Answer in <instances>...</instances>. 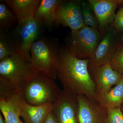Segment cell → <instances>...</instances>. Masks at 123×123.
I'll return each instance as SVG.
<instances>
[{
    "instance_id": "obj_29",
    "label": "cell",
    "mask_w": 123,
    "mask_h": 123,
    "mask_svg": "<svg viewBox=\"0 0 123 123\" xmlns=\"http://www.w3.org/2000/svg\"><path fill=\"white\" fill-rule=\"evenodd\" d=\"M123 106V105H122V106Z\"/></svg>"
},
{
    "instance_id": "obj_16",
    "label": "cell",
    "mask_w": 123,
    "mask_h": 123,
    "mask_svg": "<svg viewBox=\"0 0 123 123\" xmlns=\"http://www.w3.org/2000/svg\"><path fill=\"white\" fill-rule=\"evenodd\" d=\"M53 108L52 103L32 106L25 102L23 105L21 117L26 123H43Z\"/></svg>"
},
{
    "instance_id": "obj_7",
    "label": "cell",
    "mask_w": 123,
    "mask_h": 123,
    "mask_svg": "<svg viewBox=\"0 0 123 123\" xmlns=\"http://www.w3.org/2000/svg\"><path fill=\"white\" fill-rule=\"evenodd\" d=\"M25 102L21 90L0 82V110L5 123H20L23 105Z\"/></svg>"
},
{
    "instance_id": "obj_28",
    "label": "cell",
    "mask_w": 123,
    "mask_h": 123,
    "mask_svg": "<svg viewBox=\"0 0 123 123\" xmlns=\"http://www.w3.org/2000/svg\"><path fill=\"white\" fill-rule=\"evenodd\" d=\"M23 123V122H22H22H21V123Z\"/></svg>"
},
{
    "instance_id": "obj_19",
    "label": "cell",
    "mask_w": 123,
    "mask_h": 123,
    "mask_svg": "<svg viewBox=\"0 0 123 123\" xmlns=\"http://www.w3.org/2000/svg\"><path fill=\"white\" fill-rule=\"evenodd\" d=\"M18 22L17 18L13 12L10 9L7 5L4 3L0 4V32L7 31Z\"/></svg>"
},
{
    "instance_id": "obj_3",
    "label": "cell",
    "mask_w": 123,
    "mask_h": 123,
    "mask_svg": "<svg viewBox=\"0 0 123 123\" xmlns=\"http://www.w3.org/2000/svg\"><path fill=\"white\" fill-rule=\"evenodd\" d=\"M60 51L56 45L48 40L43 38L36 41L30 50L33 68L55 80L57 78Z\"/></svg>"
},
{
    "instance_id": "obj_26",
    "label": "cell",
    "mask_w": 123,
    "mask_h": 123,
    "mask_svg": "<svg viewBox=\"0 0 123 123\" xmlns=\"http://www.w3.org/2000/svg\"><path fill=\"white\" fill-rule=\"evenodd\" d=\"M121 40L123 42V35L122 36V37H121Z\"/></svg>"
},
{
    "instance_id": "obj_5",
    "label": "cell",
    "mask_w": 123,
    "mask_h": 123,
    "mask_svg": "<svg viewBox=\"0 0 123 123\" xmlns=\"http://www.w3.org/2000/svg\"><path fill=\"white\" fill-rule=\"evenodd\" d=\"M98 30L86 26L71 31L67 49L80 59H92L99 43Z\"/></svg>"
},
{
    "instance_id": "obj_31",
    "label": "cell",
    "mask_w": 123,
    "mask_h": 123,
    "mask_svg": "<svg viewBox=\"0 0 123 123\" xmlns=\"http://www.w3.org/2000/svg\"></svg>"
},
{
    "instance_id": "obj_6",
    "label": "cell",
    "mask_w": 123,
    "mask_h": 123,
    "mask_svg": "<svg viewBox=\"0 0 123 123\" xmlns=\"http://www.w3.org/2000/svg\"><path fill=\"white\" fill-rule=\"evenodd\" d=\"M42 26L32 18L18 22L12 33L18 50L24 59L30 62L31 48L40 34Z\"/></svg>"
},
{
    "instance_id": "obj_9",
    "label": "cell",
    "mask_w": 123,
    "mask_h": 123,
    "mask_svg": "<svg viewBox=\"0 0 123 123\" xmlns=\"http://www.w3.org/2000/svg\"><path fill=\"white\" fill-rule=\"evenodd\" d=\"M52 104V111L55 117L57 123H78L76 95L61 90Z\"/></svg>"
},
{
    "instance_id": "obj_21",
    "label": "cell",
    "mask_w": 123,
    "mask_h": 123,
    "mask_svg": "<svg viewBox=\"0 0 123 123\" xmlns=\"http://www.w3.org/2000/svg\"><path fill=\"white\" fill-rule=\"evenodd\" d=\"M105 123H123V112L121 107L106 109Z\"/></svg>"
},
{
    "instance_id": "obj_17",
    "label": "cell",
    "mask_w": 123,
    "mask_h": 123,
    "mask_svg": "<svg viewBox=\"0 0 123 123\" xmlns=\"http://www.w3.org/2000/svg\"><path fill=\"white\" fill-rule=\"evenodd\" d=\"M97 101L107 109L121 107L123 104V76L120 82L104 94L98 95Z\"/></svg>"
},
{
    "instance_id": "obj_11",
    "label": "cell",
    "mask_w": 123,
    "mask_h": 123,
    "mask_svg": "<svg viewBox=\"0 0 123 123\" xmlns=\"http://www.w3.org/2000/svg\"><path fill=\"white\" fill-rule=\"evenodd\" d=\"M95 86L97 95L104 94L118 84L123 75L114 70L110 63L89 69Z\"/></svg>"
},
{
    "instance_id": "obj_27",
    "label": "cell",
    "mask_w": 123,
    "mask_h": 123,
    "mask_svg": "<svg viewBox=\"0 0 123 123\" xmlns=\"http://www.w3.org/2000/svg\"><path fill=\"white\" fill-rule=\"evenodd\" d=\"M121 110H122V111H123V106L121 107Z\"/></svg>"
},
{
    "instance_id": "obj_18",
    "label": "cell",
    "mask_w": 123,
    "mask_h": 123,
    "mask_svg": "<svg viewBox=\"0 0 123 123\" xmlns=\"http://www.w3.org/2000/svg\"><path fill=\"white\" fill-rule=\"evenodd\" d=\"M17 54L20 53L15 44L12 33L0 32V61Z\"/></svg>"
},
{
    "instance_id": "obj_20",
    "label": "cell",
    "mask_w": 123,
    "mask_h": 123,
    "mask_svg": "<svg viewBox=\"0 0 123 123\" xmlns=\"http://www.w3.org/2000/svg\"><path fill=\"white\" fill-rule=\"evenodd\" d=\"M81 9L83 20L86 25L98 30V24L97 18L88 1H82Z\"/></svg>"
},
{
    "instance_id": "obj_1",
    "label": "cell",
    "mask_w": 123,
    "mask_h": 123,
    "mask_svg": "<svg viewBox=\"0 0 123 123\" xmlns=\"http://www.w3.org/2000/svg\"><path fill=\"white\" fill-rule=\"evenodd\" d=\"M89 59H80L67 48L60 51L57 78L63 90L72 94L84 95L97 101L95 86L88 68Z\"/></svg>"
},
{
    "instance_id": "obj_4",
    "label": "cell",
    "mask_w": 123,
    "mask_h": 123,
    "mask_svg": "<svg viewBox=\"0 0 123 123\" xmlns=\"http://www.w3.org/2000/svg\"><path fill=\"white\" fill-rule=\"evenodd\" d=\"M34 69L21 54L14 55L0 61V82L20 90Z\"/></svg>"
},
{
    "instance_id": "obj_12",
    "label": "cell",
    "mask_w": 123,
    "mask_h": 123,
    "mask_svg": "<svg viewBox=\"0 0 123 123\" xmlns=\"http://www.w3.org/2000/svg\"><path fill=\"white\" fill-rule=\"evenodd\" d=\"M97 46L93 56L90 60L89 69L110 63L116 50L115 30L110 27Z\"/></svg>"
},
{
    "instance_id": "obj_8",
    "label": "cell",
    "mask_w": 123,
    "mask_h": 123,
    "mask_svg": "<svg viewBox=\"0 0 123 123\" xmlns=\"http://www.w3.org/2000/svg\"><path fill=\"white\" fill-rule=\"evenodd\" d=\"M82 1L61 0L55 12V25L68 27L72 31L86 26L82 16Z\"/></svg>"
},
{
    "instance_id": "obj_25",
    "label": "cell",
    "mask_w": 123,
    "mask_h": 123,
    "mask_svg": "<svg viewBox=\"0 0 123 123\" xmlns=\"http://www.w3.org/2000/svg\"><path fill=\"white\" fill-rule=\"evenodd\" d=\"M0 123H5L4 119L2 118V115L1 113H0Z\"/></svg>"
},
{
    "instance_id": "obj_24",
    "label": "cell",
    "mask_w": 123,
    "mask_h": 123,
    "mask_svg": "<svg viewBox=\"0 0 123 123\" xmlns=\"http://www.w3.org/2000/svg\"><path fill=\"white\" fill-rule=\"evenodd\" d=\"M43 123H57L55 117L52 111L48 115Z\"/></svg>"
},
{
    "instance_id": "obj_15",
    "label": "cell",
    "mask_w": 123,
    "mask_h": 123,
    "mask_svg": "<svg viewBox=\"0 0 123 123\" xmlns=\"http://www.w3.org/2000/svg\"><path fill=\"white\" fill-rule=\"evenodd\" d=\"M40 0H6L4 1L11 8L18 22L34 17Z\"/></svg>"
},
{
    "instance_id": "obj_22",
    "label": "cell",
    "mask_w": 123,
    "mask_h": 123,
    "mask_svg": "<svg viewBox=\"0 0 123 123\" xmlns=\"http://www.w3.org/2000/svg\"><path fill=\"white\" fill-rule=\"evenodd\" d=\"M110 63L114 70L123 75V48L116 49Z\"/></svg>"
},
{
    "instance_id": "obj_14",
    "label": "cell",
    "mask_w": 123,
    "mask_h": 123,
    "mask_svg": "<svg viewBox=\"0 0 123 123\" xmlns=\"http://www.w3.org/2000/svg\"><path fill=\"white\" fill-rule=\"evenodd\" d=\"M61 0H42L34 18L42 26L50 29L55 24V12Z\"/></svg>"
},
{
    "instance_id": "obj_13",
    "label": "cell",
    "mask_w": 123,
    "mask_h": 123,
    "mask_svg": "<svg viewBox=\"0 0 123 123\" xmlns=\"http://www.w3.org/2000/svg\"><path fill=\"white\" fill-rule=\"evenodd\" d=\"M96 16L98 29L102 32L105 31L113 23L116 9L122 0H88Z\"/></svg>"
},
{
    "instance_id": "obj_30",
    "label": "cell",
    "mask_w": 123,
    "mask_h": 123,
    "mask_svg": "<svg viewBox=\"0 0 123 123\" xmlns=\"http://www.w3.org/2000/svg\"><path fill=\"white\" fill-rule=\"evenodd\" d=\"M122 2H123V0H122Z\"/></svg>"
},
{
    "instance_id": "obj_10",
    "label": "cell",
    "mask_w": 123,
    "mask_h": 123,
    "mask_svg": "<svg viewBox=\"0 0 123 123\" xmlns=\"http://www.w3.org/2000/svg\"><path fill=\"white\" fill-rule=\"evenodd\" d=\"M77 118L78 123H102L105 122L107 110L97 101L84 95H77Z\"/></svg>"
},
{
    "instance_id": "obj_2",
    "label": "cell",
    "mask_w": 123,
    "mask_h": 123,
    "mask_svg": "<svg viewBox=\"0 0 123 123\" xmlns=\"http://www.w3.org/2000/svg\"><path fill=\"white\" fill-rule=\"evenodd\" d=\"M55 81L34 69L20 87L25 102L32 106L53 103L61 90Z\"/></svg>"
},
{
    "instance_id": "obj_23",
    "label": "cell",
    "mask_w": 123,
    "mask_h": 123,
    "mask_svg": "<svg viewBox=\"0 0 123 123\" xmlns=\"http://www.w3.org/2000/svg\"><path fill=\"white\" fill-rule=\"evenodd\" d=\"M113 23L115 29L123 31V7L120 8L116 14Z\"/></svg>"
}]
</instances>
